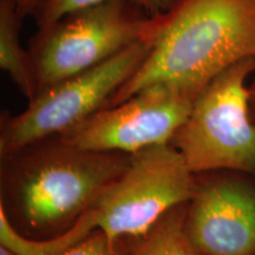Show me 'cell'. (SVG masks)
Listing matches in <instances>:
<instances>
[{"label": "cell", "instance_id": "1", "mask_svg": "<svg viewBox=\"0 0 255 255\" xmlns=\"http://www.w3.org/2000/svg\"><path fill=\"white\" fill-rule=\"evenodd\" d=\"M247 58H255V0H182L162 14L150 53L108 107L157 83L197 95Z\"/></svg>", "mask_w": 255, "mask_h": 255}, {"label": "cell", "instance_id": "2", "mask_svg": "<svg viewBox=\"0 0 255 255\" xmlns=\"http://www.w3.org/2000/svg\"><path fill=\"white\" fill-rule=\"evenodd\" d=\"M25 154H13L19 157L12 176L19 218L31 231L58 235L91 208L131 159L124 152L85 150L60 138Z\"/></svg>", "mask_w": 255, "mask_h": 255}, {"label": "cell", "instance_id": "3", "mask_svg": "<svg viewBox=\"0 0 255 255\" xmlns=\"http://www.w3.org/2000/svg\"><path fill=\"white\" fill-rule=\"evenodd\" d=\"M161 18L149 15L137 0H105L38 28L28 44L38 92L100 65L133 44L154 40Z\"/></svg>", "mask_w": 255, "mask_h": 255}, {"label": "cell", "instance_id": "4", "mask_svg": "<svg viewBox=\"0 0 255 255\" xmlns=\"http://www.w3.org/2000/svg\"><path fill=\"white\" fill-rule=\"evenodd\" d=\"M255 58L219 73L194 100L170 144L193 174L214 170L255 173V121L248 79Z\"/></svg>", "mask_w": 255, "mask_h": 255}, {"label": "cell", "instance_id": "5", "mask_svg": "<svg viewBox=\"0 0 255 255\" xmlns=\"http://www.w3.org/2000/svg\"><path fill=\"white\" fill-rule=\"evenodd\" d=\"M152 44L154 40L133 44L95 68L40 90L21 114L2 117L1 155L7 157L62 135L108 107L149 56Z\"/></svg>", "mask_w": 255, "mask_h": 255}, {"label": "cell", "instance_id": "6", "mask_svg": "<svg viewBox=\"0 0 255 255\" xmlns=\"http://www.w3.org/2000/svg\"><path fill=\"white\" fill-rule=\"evenodd\" d=\"M193 175L170 143L132 154L124 173L91 206L96 227L116 241L143 237L165 213L189 202Z\"/></svg>", "mask_w": 255, "mask_h": 255}, {"label": "cell", "instance_id": "7", "mask_svg": "<svg viewBox=\"0 0 255 255\" xmlns=\"http://www.w3.org/2000/svg\"><path fill=\"white\" fill-rule=\"evenodd\" d=\"M196 96L167 83L149 85L122 103L91 115L59 138L85 150L129 155L168 144L189 116Z\"/></svg>", "mask_w": 255, "mask_h": 255}, {"label": "cell", "instance_id": "8", "mask_svg": "<svg viewBox=\"0 0 255 255\" xmlns=\"http://www.w3.org/2000/svg\"><path fill=\"white\" fill-rule=\"evenodd\" d=\"M184 228L201 255H255V189L231 178L195 188Z\"/></svg>", "mask_w": 255, "mask_h": 255}, {"label": "cell", "instance_id": "9", "mask_svg": "<svg viewBox=\"0 0 255 255\" xmlns=\"http://www.w3.org/2000/svg\"><path fill=\"white\" fill-rule=\"evenodd\" d=\"M23 21L15 0H0V68L30 102L38 94V82L30 50L19 38Z\"/></svg>", "mask_w": 255, "mask_h": 255}, {"label": "cell", "instance_id": "10", "mask_svg": "<svg viewBox=\"0 0 255 255\" xmlns=\"http://www.w3.org/2000/svg\"><path fill=\"white\" fill-rule=\"evenodd\" d=\"M91 209L79 218L71 228L50 240H28L21 237L9 222L4 205L0 206V242L1 246L18 255H60L79 244L96 231Z\"/></svg>", "mask_w": 255, "mask_h": 255}, {"label": "cell", "instance_id": "11", "mask_svg": "<svg viewBox=\"0 0 255 255\" xmlns=\"http://www.w3.org/2000/svg\"><path fill=\"white\" fill-rule=\"evenodd\" d=\"M188 203L165 213L143 237L137 239L127 255H201L193 247L184 228Z\"/></svg>", "mask_w": 255, "mask_h": 255}, {"label": "cell", "instance_id": "12", "mask_svg": "<svg viewBox=\"0 0 255 255\" xmlns=\"http://www.w3.org/2000/svg\"><path fill=\"white\" fill-rule=\"evenodd\" d=\"M103 1L105 0H44L43 5L34 17V20L38 28L45 27L65 14Z\"/></svg>", "mask_w": 255, "mask_h": 255}, {"label": "cell", "instance_id": "13", "mask_svg": "<svg viewBox=\"0 0 255 255\" xmlns=\"http://www.w3.org/2000/svg\"><path fill=\"white\" fill-rule=\"evenodd\" d=\"M60 255H127L117 247V241L113 240L100 229H96L79 244Z\"/></svg>", "mask_w": 255, "mask_h": 255}, {"label": "cell", "instance_id": "14", "mask_svg": "<svg viewBox=\"0 0 255 255\" xmlns=\"http://www.w3.org/2000/svg\"><path fill=\"white\" fill-rule=\"evenodd\" d=\"M182 0H137L149 15L163 14L171 11Z\"/></svg>", "mask_w": 255, "mask_h": 255}, {"label": "cell", "instance_id": "15", "mask_svg": "<svg viewBox=\"0 0 255 255\" xmlns=\"http://www.w3.org/2000/svg\"><path fill=\"white\" fill-rule=\"evenodd\" d=\"M15 1H17L18 13L25 20L28 17H36L44 0H15Z\"/></svg>", "mask_w": 255, "mask_h": 255}, {"label": "cell", "instance_id": "16", "mask_svg": "<svg viewBox=\"0 0 255 255\" xmlns=\"http://www.w3.org/2000/svg\"><path fill=\"white\" fill-rule=\"evenodd\" d=\"M250 91H251V108H252V115L255 121V72L253 81L250 83Z\"/></svg>", "mask_w": 255, "mask_h": 255}, {"label": "cell", "instance_id": "17", "mask_svg": "<svg viewBox=\"0 0 255 255\" xmlns=\"http://www.w3.org/2000/svg\"><path fill=\"white\" fill-rule=\"evenodd\" d=\"M0 255H18V254H15L12 251L7 250V248H6V247H2L1 246V247H0Z\"/></svg>", "mask_w": 255, "mask_h": 255}]
</instances>
